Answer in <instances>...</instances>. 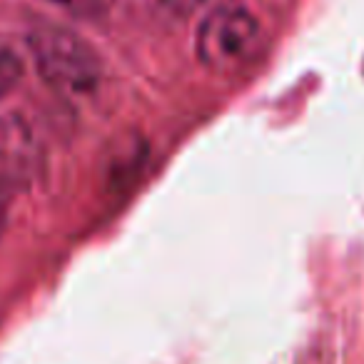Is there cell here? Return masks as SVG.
Returning a JSON list of instances; mask_svg holds the SVG:
<instances>
[{
	"label": "cell",
	"mask_w": 364,
	"mask_h": 364,
	"mask_svg": "<svg viewBox=\"0 0 364 364\" xmlns=\"http://www.w3.org/2000/svg\"><path fill=\"white\" fill-rule=\"evenodd\" d=\"M28 48L41 77L63 97H90L102 82V63L97 53L65 28H38L28 38Z\"/></svg>",
	"instance_id": "6da1fadb"
},
{
	"label": "cell",
	"mask_w": 364,
	"mask_h": 364,
	"mask_svg": "<svg viewBox=\"0 0 364 364\" xmlns=\"http://www.w3.org/2000/svg\"><path fill=\"white\" fill-rule=\"evenodd\" d=\"M259 23L242 6H220L208 13L198 28V58L218 75L245 68L259 46Z\"/></svg>",
	"instance_id": "7a4b0ae2"
},
{
	"label": "cell",
	"mask_w": 364,
	"mask_h": 364,
	"mask_svg": "<svg viewBox=\"0 0 364 364\" xmlns=\"http://www.w3.org/2000/svg\"><path fill=\"white\" fill-rule=\"evenodd\" d=\"M23 77V60L13 48L0 46V100H6Z\"/></svg>",
	"instance_id": "3957f363"
},
{
	"label": "cell",
	"mask_w": 364,
	"mask_h": 364,
	"mask_svg": "<svg viewBox=\"0 0 364 364\" xmlns=\"http://www.w3.org/2000/svg\"><path fill=\"white\" fill-rule=\"evenodd\" d=\"M3 215H6V203H3V190H0V228H3Z\"/></svg>",
	"instance_id": "277c9868"
},
{
	"label": "cell",
	"mask_w": 364,
	"mask_h": 364,
	"mask_svg": "<svg viewBox=\"0 0 364 364\" xmlns=\"http://www.w3.org/2000/svg\"><path fill=\"white\" fill-rule=\"evenodd\" d=\"M48 3H60V6H75L77 0H48Z\"/></svg>",
	"instance_id": "5b68a950"
}]
</instances>
